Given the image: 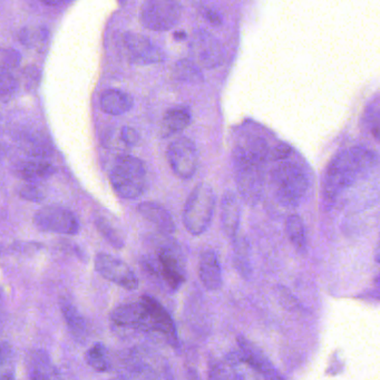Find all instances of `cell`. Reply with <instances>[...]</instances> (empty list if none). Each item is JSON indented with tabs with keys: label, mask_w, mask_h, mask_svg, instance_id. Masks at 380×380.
Listing matches in <instances>:
<instances>
[{
	"label": "cell",
	"mask_w": 380,
	"mask_h": 380,
	"mask_svg": "<svg viewBox=\"0 0 380 380\" xmlns=\"http://www.w3.org/2000/svg\"><path fill=\"white\" fill-rule=\"evenodd\" d=\"M377 161V154L365 146H352L339 152L323 175L322 200L326 207H332L350 188L369 175Z\"/></svg>",
	"instance_id": "cell-1"
},
{
	"label": "cell",
	"mask_w": 380,
	"mask_h": 380,
	"mask_svg": "<svg viewBox=\"0 0 380 380\" xmlns=\"http://www.w3.org/2000/svg\"><path fill=\"white\" fill-rule=\"evenodd\" d=\"M112 322L123 328L142 332H158L178 342L175 326L163 305L150 295H143L136 303L119 305L111 313Z\"/></svg>",
	"instance_id": "cell-2"
},
{
	"label": "cell",
	"mask_w": 380,
	"mask_h": 380,
	"mask_svg": "<svg viewBox=\"0 0 380 380\" xmlns=\"http://www.w3.org/2000/svg\"><path fill=\"white\" fill-rule=\"evenodd\" d=\"M270 185L274 197L286 207L301 205L308 191V175L299 164L286 160L278 162L270 172Z\"/></svg>",
	"instance_id": "cell-3"
},
{
	"label": "cell",
	"mask_w": 380,
	"mask_h": 380,
	"mask_svg": "<svg viewBox=\"0 0 380 380\" xmlns=\"http://www.w3.org/2000/svg\"><path fill=\"white\" fill-rule=\"evenodd\" d=\"M217 207V195L213 188L199 183L192 190L184 205L182 221L192 236H201L212 223Z\"/></svg>",
	"instance_id": "cell-4"
},
{
	"label": "cell",
	"mask_w": 380,
	"mask_h": 380,
	"mask_svg": "<svg viewBox=\"0 0 380 380\" xmlns=\"http://www.w3.org/2000/svg\"><path fill=\"white\" fill-rule=\"evenodd\" d=\"M109 181L119 197L137 199L148 189V171L140 158L132 156H119L112 166Z\"/></svg>",
	"instance_id": "cell-5"
},
{
	"label": "cell",
	"mask_w": 380,
	"mask_h": 380,
	"mask_svg": "<svg viewBox=\"0 0 380 380\" xmlns=\"http://www.w3.org/2000/svg\"><path fill=\"white\" fill-rule=\"evenodd\" d=\"M232 168L239 194L249 205H256L264 195L266 166L232 150Z\"/></svg>",
	"instance_id": "cell-6"
},
{
	"label": "cell",
	"mask_w": 380,
	"mask_h": 380,
	"mask_svg": "<svg viewBox=\"0 0 380 380\" xmlns=\"http://www.w3.org/2000/svg\"><path fill=\"white\" fill-rule=\"evenodd\" d=\"M181 4L174 0H150L143 5L141 23L152 31H168L179 25Z\"/></svg>",
	"instance_id": "cell-7"
},
{
	"label": "cell",
	"mask_w": 380,
	"mask_h": 380,
	"mask_svg": "<svg viewBox=\"0 0 380 380\" xmlns=\"http://www.w3.org/2000/svg\"><path fill=\"white\" fill-rule=\"evenodd\" d=\"M199 150L197 144L182 136L168 145L166 158L173 173L180 179L190 180L197 173L199 168Z\"/></svg>",
	"instance_id": "cell-8"
},
{
	"label": "cell",
	"mask_w": 380,
	"mask_h": 380,
	"mask_svg": "<svg viewBox=\"0 0 380 380\" xmlns=\"http://www.w3.org/2000/svg\"><path fill=\"white\" fill-rule=\"evenodd\" d=\"M189 50L192 62L205 70H215L224 60L220 40L205 29L194 31L190 39Z\"/></svg>",
	"instance_id": "cell-9"
},
{
	"label": "cell",
	"mask_w": 380,
	"mask_h": 380,
	"mask_svg": "<svg viewBox=\"0 0 380 380\" xmlns=\"http://www.w3.org/2000/svg\"><path fill=\"white\" fill-rule=\"evenodd\" d=\"M33 220L35 227L44 232L67 236H75L80 232V221L76 215L70 210L58 205H48L39 209Z\"/></svg>",
	"instance_id": "cell-10"
},
{
	"label": "cell",
	"mask_w": 380,
	"mask_h": 380,
	"mask_svg": "<svg viewBox=\"0 0 380 380\" xmlns=\"http://www.w3.org/2000/svg\"><path fill=\"white\" fill-rule=\"evenodd\" d=\"M95 270L104 279L113 282L126 290H135L139 287L136 274L121 259L109 254H97L94 261Z\"/></svg>",
	"instance_id": "cell-11"
},
{
	"label": "cell",
	"mask_w": 380,
	"mask_h": 380,
	"mask_svg": "<svg viewBox=\"0 0 380 380\" xmlns=\"http://www.w3.org/2000/svg\"><path fill=\"white\" fill-rule=\"evenodd\" d=\"M129 62L135 65L158 64L165 60V53L148 37L129 31L123 36Z\"/></svg>",
	"instance_id": "cell-12"
},
{
	"label": "cell",
	"mask_w": 380,
	"mask_h": 380,
	"mask_svg": "<svg viewBox=\"0 0 380 380\" xmlns=\"http://www.w3.org/2000/svg\"><path fill=\"white\" fill-rule=\"evenodd\" d=\"M211 380H264L256 370L249 365L240 352L229 356L227 359L213 366Z\"/></svg>",
	"instance_id": "cell-13"
},
{
	"label": "cell",
	"mask_w": 380,
	"mask_h": 380,
	"mask_svg": "<svg viewBox=\"0 0 380 380\" xmlns=\"http://www.w3.org/2000/svg\"><path fill=\"white\" fill-rule=\"evenodd\" d=\"M273 146L266 140L264 134H259L254 131H244L237 135L236 143L233 150L242 153L248 158L256 161L258 163L266 166L270 163V156Z\"/></svg>",
	"instance_id": "cell-14"
},
{
	"label": "cell",
	"mask_w": 380,
	"mask_h": 380,
	"mask_svg": "<svg viewBox=\"0 0 380 380\" xmlns=\"http://www.w3.org/2000/svg\"><path fill=\"white\" fill-rule=\"evenodd\" d=\"M237 342H238L242 357L248 362L249 365L251 366L259 375L261 376L262 379L285 380L280 375L279 371L276 369V367L272 365L269 358L266 357V354L254 342L242 336H239L237 338Z\"/></svg>",
	"instance_id": "cell-15"
},
{
	"label": "cell",
	"mask_w": 380,
	"mask_h": 380,
	"mask_svg": "<svg viewBox=\"0 0 380 380\" xmlns=\"http://www.w3.org/2000/svg\"><path fill=\"white\" fill-rule=\"evenodd\" d=\"M158 260L161 276L165 280L168 287L173 290L179 289L185 281L180 252L174 246H165L158 251Z\"/></svg>",
	"instance_id": "cell-16"
},
{
	"label": "cell",
	"mask_w": 380,
	"mask_h": 380,
	"mask_svg": "<svg viewBox=\"0 0 380 380\" xmlns=\"http://www.w3.org/2000/svg\"><path fill=\"white\" fill-rule=\"evenodd\" d=\"M241 215L242 209L237 194L232 191L224 192L221 200V222L223 231L231 240H234L239 234Z\"/></svg>",
	"instance_id": "cell-17"
},
{
	"label": "cell",
	"mask_w": 380,
	"mask_h": 380,
	"mask_svg": "<svg viewBox=\"0 0 380 380\" xmlns=\"http://www.w3.org/2000/svg\"><path fill=\"white\" fill-rule=\"evenodd\" d=\"M199 278L202 285L210 291H217L222 287V271L217 254L213 250H207L200 256Z\"/></svg>",
	"instance_id": "cell-18"
},
{
	"label": "cell",
	"mask_w": 380,
	"mask_h": 380,
	"mask_svg": "<svg viewBox=\"0 0 380 380\" xmlns=\"http://www.w3.org/2000/svg\"><path fill=\"white\" fill-rule=\"evenodd\" d=\"M137 211L145 220L156 225L161 232L172 234L175 231V223L168 210L156 202H142L137 207Z\"/></svg>",
	"instance_id": "cell-19"
},
{
	"label": "cell",
	"mask_w": 380,
	"mask_h": 380,
	"mask_svg": "<svg viewBox=\"0 0 380 380\" xmlns=\"http://www.w3.org/2000/svg\"><path fill=\"white\" fill-rule=\"evenodd\" d=\"M192 121V113L187 107L168 109L161 122L160 134L163 139L179 134L187 129Z\"/></svg>",
	"instance_id": "cell-20"
},
{
	"label": "cell",
	"mask_w": 380,
	"mask_h": 380,
	"mask_svg": "<svg viewBox=\"0 0 380 380\" xmlns=\"http://www.w3.org/2000/svg\"><path fill=\"white\" fill-rule=\"evenodd\" d=\"M99 103L102 111L112 116L126 114L134 107L132 96L119 89H107L104 92Z\"/></svg>",
	"instance_id": "cell-21"
},
{
	"label": "cell",
	"mask_w": 380,
	"mask_h": 380,
	"mask_svg": "<svg viewBox=\"0 0 380 380\" xmlns=\"http://www.w3.org/2000/svg\"><path fill=\"white\" fill-rule=\"evenodd\" d=\"M60 305L65 323L67 325L68 330H70L72 336L77 342H85L88 336V328L87 323L82 316V313L66 298L60 299Z\"/></svg>",
	"instance_id": "cell-22"
},
{
	"label": "cell",
	"mask_w": 380,
	"mask_h": 380,
	"mask_svg": "<svg viewBox=\"0 0 380 380\" xmlns=\"http://www.w3.org/2000/svg\"><path fill=\"white\" fill-rule=\"evenodd\" d=\"M17 173L27 183H39L56 173V168L42 161H27L17 168Z\"/></svg>",
	"instance_id": "cell-23"
},
{
	"label": "cell",
	"mask_w": 380,
	"mask_h": 380,
	"mask_svg": "<svg viewBox=\"0 0 380 380\" xmlns=\"http://www.w3.org/2000/svg\"><path fill=\"white\" fill-rule=\"evenodd\" d=\"M233 261L241 277L249 279L251 277L252 268L250 260V246L246 237L237 236L233 240Z\"/></svg>",
	"instance_id": "cell-24"
},
{
	"label": "cell",
	"mask_w": 380,
	"mask_h": 380,
	"mask_svg": "<svg viewBox=\"0 0 380 380\" xmlns=\"http://www.w3.org/2000/svg\"><path fill=\"white\" fill-rule=\"evenodd\" d=\"M50 31L45 26H27L19 31V40L23 46L35 50H44L48 39Z\"/></svg>",
	"instance_id": "cell-25"
},
{
	"label": "cell",
	"mask_w": 380,
	"mask_h": 380,
	"mask_svg": "<svg viewBox=\"0 0 380 380\" xmlns=\"http://www.w3.org/2000/svg\"><path fill=\"white\" fill-rule=\"evenodd\" d=\"M286 232L288 239L300 254L307 251V237L303 219L298 215H291L286 220Z\"/></svg>",
	"instance_id": "cell-26"
},
{
	"label": "cell",
	"mask_w": 380,
	"mask_h": 380,
	"mask_svg": "<svg viewBox=\"0 0 380 380\" xmlns=\"http://www.w3.org/2000/svg\"><path fill=\"white\" fill-rule=\"evenodd\" d=\"M173 76L184 83L197 84L203 80L201 68L191 60H180L173 67Z\"/></svg>",
	"instance_id": "cell-27"
},
{
	"label": "cell",
	"mask_w": 380,
	"mask_h": 380,
	"mask_svg": "<svg viewBox=\"0 0 380 380\" xmlns=\"http://www.w3.org/2000/svg\"><path fill=\"white\" fill-rule=\"evenodd\" d=\"M86 364L99 373H105L109 369V352L107 347L101 342L93 344L85 354Z\"/></svg>",
	"instance_id": "cell-28"
},
{
	"label": "cell",
	"mask_w": 380,
	"mask_h": 380,
	"mask_svg": "<svg viewBox=\"0 0 380 380\" xmlns=\"http://www.w3.org/2000/svg\"><path fill=\"white\" fill-rule=\"evenodd\" d=\"M95 225L104 238L109 241L112 246L116 249H122L125 244L124 237L119 229L115 228L107 217H96Z\"/></svg>",
	"instance_id": "cell-29"
},
{
	"label": "cell",
	"mask_w": 380,
	"mask_h": 380,
	"mask_svg": "<svg viewBox=\"0 0 380 380\" xmlns=\"http://www.w3.org/2000/svg\"><path fill=\"white\" fill-rule=\"evenodd\" d=\"M28 374L29 380H50L48 360H46V354L43 352L35 354V357L31 362Z\"/></svg>",
	"instance_id": "cell-30"
},
{
	"label": "cell",
	"mask_w": 380,
	"mask_h": 380,
	"mask_svg": "<svg viewBox=\"0 0 380 380\" xmlns=\"http://www.w3.org/2000/svg\"><path fill=\"white\" fill-rule=\"evenodd\" d=\"M21 63V53L13 48H0V72H11Z\"/></svg>",
	"instance_id": "cell-31"
},
{
	"label": "cell",
	"mask_w": 380,
	"mask_h": 380,
	"mask_svg": "<svg viewBox=\"0 0 380 380\" xmlns=\"http://www.w3.org/2000/svg\"><path fill=\"white\" fill-rule=\"evenodd\" d=\"M18 88V80L11 72H0V101L13 97Z\"/></svg>",
	"instance_id": "cell-32"
},
{
	"label": "cell",
	"mask_w": 380,
	"mask_h": 380,
	"mask_svg": "<svg viewBox=\"0 0 380 380\" xmlns=\"http://www.w3.org/2000/svg\"><path fill=\"white\" fill-rule=\"evenodd\" d=\"M25 144V150L28 153L29 156L33 158H44L50 156V145L47 144L44 140H40L38 137H33L28 140L23 141Z\"/></svg>",
	"instance_id": "cell-33"
},
{
	"label": "cell",
	"mask_w": 380,
	"mask_h": 380,
	"mask_svg": "<svg viewBox=\"0 0 380 380\" xmlns=\"http://www.w3.org/2000/svg\"><path fill=\"white\" fill-rule=\"evenodd\" d=\"M19 195H21V199L35 202V203H39L46 197V193H45L44 189L39 185V183L23 184L19 190Z\"/></svg>",
	"instance_id": "cell-34"
},
{
	"label": "cell",
	"mask_w": 380,
	"mask_h": 380,
	"mask_svg": "<svg viewBox=\"0 0 380 380\" xmlns=\"http://www.w3.org/2000/svg\"><path fill=\"white\" fill-rule=\"evenodd\" d=\"M293 154L291 146L287 143H278L274 145L270 156V162H282V161L289 160Z\"/></svg>",
	"instance_id": "cell-35"
},
{
	"label": "cell",
	"mask_w": 380,
	"mask_h": 380,
	"mask_svg": "<svg viewBox=\"0 0 380 380\" xmlns=\"http://www.w3.org/2000/svg\"><path fill=\"white\" fill-rule=\"evenodd\" d=\"M119 137L121 141L124 143L126 146L132 148V146H136L140 142V133L137 132L136 129H133L131 126H124L121 129L119 133Z\"/></svg>",
	"instance_id": "cell-36"
},
{
	"label": "cell",
	"mask_w": 380,
	"mask_h": 380,
	"mask_svg": "<svg viewBox=\"0 0 380 380\" xmlns=\"http://www.w3.org/2000/svg\"><path fill=\"white\" fill-rule=\"evenodd\" d=\"M205 18L209 21L211 25H215V26H220L222 23V17H221L220 13H217L215 9H209L205 13Z\"/></svg>",
	"instance_id": "cell-37"
},
{
	"label": "cell",
	"mask_w": 380,
	"mask_h": 380,
	"mask_svg": "<svg viewBox=\"0 0 380 380\" xmlns=\"http://www.w3.org/2000/svg\"><path fill=\"white\" fill-rule=\"evenodd\" d=\"M42 4H44V5L46 6H50V7H58V6H64L68 3L67 1H62V0H53V1H50V0H44V1H42Z\"/></svg>",
	"instance_id": "cell-38"
},
{
	"label": "cell",
	"mask_w": 380,
	"mask_h": 380,
	"mask_svg": "<svg viewBox=\"0 0 380 380\" xmlns=\"http://www.w3.org/2000/svg\"><path fill=\"white\" fill-rule=\"evenodd\" d=\"M174 38L176 40H183V39L187 38V33L185 31H176L175 34H174Z\"/></svg>",
	"instance_id": "cell-39"
}]
</instances>
